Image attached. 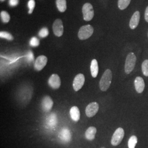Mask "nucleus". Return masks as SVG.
Wrapping results in <instances>:
<instances>
[{"mask_svg":"<svg viewBox=\"0 0 148 148\" xmlns=\"http://www.w3.org/2000/svg\"><path fill=\"white\" fill-rule=\"evenodd\" d=\"M30 45L32 46V47H37L39 44H40V42H39V40L38 39L36 38V37H32L30 41Z\"/></svg>","mask_w":148,"mask_h":148,"instance_id":"obj_26","label":"nucleus"},{"mask_svg":"<svg viewBox=\"0 0 148 148\" xmlns=\"http://www.w3.org/2000/svg\"><path fill=\"white\" fill-rule=\"evenodd\" d=\"M99 106L98 103L94 101L90 103L86 108V114L87 116L92 117L95 116L99 110Z\"/></svg>","mask_w":148,"mask_h":148,"instance_id":"obj_7","label":"nucleus"},{"mask_svg":"<svg viewBox=\"0 0 148 148\" xmlns=\"http://www.w3.org/2000/svg\"><path fill=\"white\" fill-rule=\"evenodd\" d=\"M53 32L55 35L60 37L63 34L64 28L63 23L60 19H57L54 22L53 25Z\"/></svg>","mask_w":148,"mask_h":148,"instance_id":"obj_10","label":"nucleus"},{"mask_svg":"<svg viewBox=\"0 0 148 148\" xmlns=\"http://www.w3.org/2000/svg\"><path fill=\"white\" fill-rule=\"evenodd\" d=\"M140 21V13L139 11L135 12L131 17L130 21V27L131 29L134 30L138 27Z\"/></svg>","mask_w":148,"mask_h":148,"instance_id":"obj_13","label":"nucleus"},{"mask_svg":"<svg viewBox=\"0 0 148 148\" xmlns=\"http://www.w3.org/2000/svg\"><path fill=\"white\" fill-rule=\"evenodd\" d=\"M53 106V101L52 98L49 96H45L41 101V107L43 111L49 112Z\"/></svg>","mask_w":148,"mask_h":148,"instance_id":"obj_11","label":"nucleus"},{"mask_svg":"<svg viewBox=\"0 0 148 148\" xmlns=\"http://www.w3.org/2000/svg\"><path fill=\"white\" fill-rule=\"evenodd\" d=\"M131 0H119L118 1V7L120 10H125L130 4Z\"/></svg>","mask_w":148,"mask_h":148,"instance_id":"obj_20","label":"nucleus"},{"mask_svg":"<svg viewBox=\"0 0 148 148\" xmlns=\"http://www.w3.org/2000/svg\"><path fill=\"white\" fill-rule=\"evenodd\" d=\"M70 115L74 121H78L80 119V112L78 107L76 106H73L70 110Z\"/></svg>","mask_w":148,"mask_h":148,"instance_id":"obj_15","label":"nucleus"},{"mask_svg":"<svg viewBox=\"0 0 148 148\" xmlns=\"http://www.w3.org/2000/svg\"><path fill=\"white\" fill-rule=\"evenodd\" d=\"M0 37L1 38H5L8 40H10V41H12L13 40V37L12 36V35H11V34L8 33V32H1Z\"/></svg>","mask_w":148,"mask_h":148,"instance_id":"obj_24","label":"nucleus"},{"mask_svg":"<svg viewBox=\"0 0 148 148\" xmlns=\"http://www.w3.org/2000/svg\"><path fill=\"white\" fill-rule=\"evenodd\" d=\"M49 34V32L47 28L43 27L38 32V36L41 38H45L47 37Z\"/></svg>","mask_w":148,"mask_h":148,"instance_id":"obj_25","label":"nucleus"},{"mask_svg":"<svg viewBox=\"0 0 148 148\" xmlns=\"http://www.w3.org/2000/svg\"><path fill=\"white\" fill-rule=\"evenodd\" d=\"M138 142L137 137L135 136H131L128 140V148H135Z\"/></svg>","mask_w":148,"mask_h":148,"instance_id":"obj_21","label":"nucleus"},{"mask_svg":"<svg viewBox=\"0 0 148 148\" xmlns=\"http://www.w3.org/2000/svg\"><path fill=\"white\" fill-rule=\"evenodd\" d=\"M82 13L84 19L86 21H90L94 16V10L93 6L89 3H85L82 7Z\"/></svg>","mask_w":148,"mask_h":148,"instance_id":"obj_5","label":"nucleus"},{"mask_svg":"<svg viewBox=\"0 0 148 148\" xmlns=\"http://www.w3.org/2000/svg\"><path fill=\"white\" fill-rule=\"evenodd\" d=\"M145 21L148 23V6L146 8L145 11Z\"/></svg>","mask_w":148,"mask_h":148,"instance_id":"obj_30","label":"nucleus"},{"mask_svg":"<svg viewBox=\"0 0 148 148\" xmlns=\"http://www.w3.org/2000/svg\"><path fill=\"white\" fill-rule=\"evenodd\" d=\"M27 59L29 62H32V60H34V54H32L31 51H29V53H27Z\"/></svg>","mask_w":148,"mask_h":148,"instance_id":"obj_28","label":"nucleus"},{"mask_svg":"<svg viewBox=\"0 0 148 148\" xmlns=\"http://www.w3.org/2000/svg\"><path fill=\"white\" fill-rule=\"evenodd\" d=\"M28 7L29 8V14H32V12L34 11V9L35 6V2L34 0H30L28 2Z\"/></svg>","mask_w":148,"mask_h":148,"instance_id":"obj_27","label":"nucleus"},{"mask_svg":"<svg viewBox=\"0 0 148 148\" xmlns=\"http://www.w3.org/2000/svg\"></svg>","mask_w":148,"mask_h":148,"instance_id":"obj_33","label":"nucleus"},{"mask_svg":"<svg viewBox=\"0 0 148 148\" xmlns=\"http://www.w3.org/2000/svg\"><path fill=\"white\" fill-rule=\"evenodd\" d=\"M98 71L99 68L97 60L96 59H93L90 64V73L93 77L95 78L97 76Z\"/></svg>","mask_w":148,"mask_h":148,"instance_id":"obj_17","label":"nucleus"},{"mask_svg":"<svg viewBox=\"0 0 148 148\" xmlns=\"http://www.w3.org/2000/svg\"><path fill=\"white\" fill-rule=\"evenodd\" d=\"M59 138L64 143H68L71 139V133L68 128H62L59 133Z\"/></svg>","mask_w":148,"mask_h":148,"instance_id":"obj_12","label":"nucleus"},{"mask_svg":"<svg viewBox=\"0 0 148 148\" xmlns=\"http://www.w3.org/2000/svg\"><path fill=\"white\" fill-rule=\"evenodd\" d=\"M134 87L137 92L141 93L143 92L145 88L144 81L142 77L138 76L134 80Z\"/></svg>","mask_w":148,"mask_h":148,"instance_id":"obj_14","label":"nucleus"},{"mask_svg":"<svg viewBox=\"0 0 148 148\" xmlns=\"http://www.w3.org/2000/svg\"><path fill=\"white\" fill-rule=\"evenodd\" d=\"M137 58L134 53L133 52L128 53L125 61V71L127 74H130L134 68Z\"/></svg>","mask_w":148,"mask_h":148,"instance_id":"obj_2","label":"nucleus"},{"mask_svg":"<svg viewBox=\"0 0 148 148\" xmlns=\"http://www.w3.org/2000/svg\"><path fill=\"white\" fill-rule=\"evenodd\" d=\"M47 58L45 56H40L37 57L34 64V68L36 71H41L46 65Z\"/></svg>","mask_w":148,"mask_h":148,"instance_id":"obj_9","label":"nucleus"},{"mask_svg":"<svg viewBox=\"0 0 148 148\" xmlns=\"http://www.w3.org/2000/svg\"><path fill=\"white\" fill-rule=\"evenodd\" d=\"M85 82V76L84 74H77L74 78L73 86L74 90L77 92L83 87Z\"/></svg>","mask_w":148,"mask_h":148,"instance_id":"obj_6","label":"nucleus"},{"mask_svg":"<svg viewBox=\"0 0 148 148\" xmlns=\"http://www.w3.org/2000/svg\"><path fill=\"white\" fill-rule=\"evenodd\" d=\"M48 85L54 90L58 89L61 85V80L57 74L52 75L48 79Z\"/></svg>","mask_w":148,"mask_h":148,"instance_id":"obj_8","label":"nucleus"},{"mask_svg":"<svg viewBox=\"0 0 148 148\" xmlns=\"http://www.w3.org/2000/svg\"><path fill=\"white\" fill-rule=\"evenodd\" d=\"M142 70L143 75L147 77L148 76V59L145 60L142 64Z\"/></svg>","mask_w":148,"mask_h":148,"instance_id":"obj_22","label":"nucleus"},{"mask_svg":"<svg viewBox=\"0 0 148 148\" xmlns=\"http://www.w3.org/2000/svg\"><path fill=\"white\" fill-rule=\"evenodd\" d=\"M56 5L60 12H64L66 10V0H57Z\"/></svg>","mask_w":148,"mask_h":148,"instance_id":"obj_19","label":"nucleus"},{"mask_svg":"<svg viewBox=\"0 0 148 148\" xmlns=\"http://www.w3.org/2000/svg\"><path fill=\"white\" fill-rule=\"evenodd\" d=\"M125 136V131L121 127H119L114 133L112 138L111 143L113 146H117L119 145Z\"/></svg>","mask_w":148,"mask_h":148,"instance_id":"obj_4","label":"nucleus"},{"mask_svg":"<svg viewBox=\"0 0 148 148\" xmlns=\"http://www.w3.org/2000/svg\"><path fill=\"white\" fill-rule=\"evenodd\" d=\"M97 129L95 127H90L85 132L86 138L88 140H92L95 138Z\"/></svg>","mask_w":148,"mask_h":148,"instance_id":"obj_16","label":"nucleus"},{"mask_svg":"<svg viewBox=\"0 0 148 148\" xmlns=\"http://www.w3.org/2000/svg\"><path fill=\"white\" fill-rule=\"evenodd\" d=\"M1 1H4L5 0H1Z\"/></svg>","mask_w":148,"mask_h":148,"instance_id":"obj_31","label":"nucleus"},{"mask_svg":"<svg viewBox=\"0 0 148 148\" xmlns=\"http://www.w3.org/2000/svg\"><path fill=\"white\" fill-rule=\"evenodd\" d=\"M19 3V0H10L9 3L11 7H15L18 5Z\"/></svg>","mask_w":148,"mask_h":148,"instance_id":"obj_29","label":"nucleus"},{"mask_svg":"<svg viewBox=\"0 0 148 148\" xmlns=\"http://www.w3.org/2000/svg\"><path fill=\"white\" fill-rule=\"evenodd\" d=\"M1 19L2 21L5 23H8L10 20V16L9 15V14L5 11L1 12Z\"/></svg>","mask_w":148,"mask_h":148,"instance_id":"obj_23","label":"nucleus"},{"mask_svg":"<svg viewBox=\"0 0 148 148\" xmlns=\"http://www.w3.org/2000/svg\"><path fill=\"white\" fill-rule=\"evenodd\" d=\"M112 78V74L111 70L110 69L106 70L99 82V87L101 90L105 92L108 90L111 85Z\"/></svg>","mask_w":148,"mask_h":148,"instance_id":"obj_1","label":"nucleus"},{"mask_svg":"<svg viewBox=\"0 0 148 148\" xmlns=\"http://www.w3.org/2000/svg\"><path fill=\"white\" fill-rule=\"evenodd\" d=\"M101 148H104V147H101Z\"/></svg>","mask_w":148,"mask_h":148,"instance_id":"obj_32","label":"nucleus"},{"mask_svg":"<svg viewBox=\"0 0 148 148\" xmlns=\"http://www.w3.org/2000/svg\"><path fill=\"white\" fill-rule=\"evenodd\" d=\"M93 28L90 25H84L79 29L78 37L80 40H84L88 38L93 33Z\"/></svg>","mask_w":148,"mask_h":148,"instance_id":"obj_3","label":"nucleus"},{"mask_svg":"<svg viewBox=\"0 0 148 148\" xmlns=\"http://www.w3.org/2000/svg\"><path fill=\"white\" fill-rule=\"evenodd\" d=\"M57 123V118L56 114H52L51 115H50L47 119L46 123L49 126L54 127V126H56Z\"/></svg>","mask_w":148,"mask_h":148,"instance_id":"obj_18","label":"nucleus"}]
</instances>
